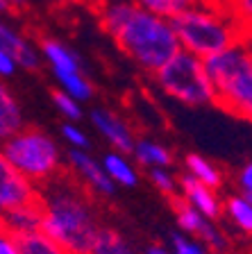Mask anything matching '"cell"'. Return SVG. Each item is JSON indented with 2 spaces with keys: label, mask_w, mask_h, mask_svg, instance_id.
<instances>
[{
  "label": "cell",
  "mask_w": 252,
  "mask_h": 254,
  "mask_svg": "<svg viewBox=\"0 0 252 254\" xmlns=\"http://www.w3.org/2000/svg\"><path fill=\"white\" fill-rule=\"evenodd\" d=\"M41 206L43 232L66 254H89L102 229L89 190L80 182L59 175L57 180L41 186Z\"/></svg>",
  "instance_id": "cell-2"
},
{
  "label": "cell",
  "mask_w": 252,
  "mask_h": 254,
  "mask_svg": "<svg viewBox=\"0 0 252 254\" xmlns=\"http://www.w3.org/2000/svg\"><path fill=\"white\" fill-rule=\"evenodd\" d=\"M179 197L193 209H198L202 216L209 220H221L223 209H225V197L218 195V189L202 184V182L193 180L191 175L184 173L179 177Z\"/></svg>",
  "instance_id": "cell-11"
},
{
  "label": "cell",
  "mask_w": 252,
  "mask_h": 254,
  "mask_svg": "<svg viewBox=\"0 0 252 254\" xmlns=\"http://www.w3.org/2000/svg\"><path fill=\"white\" fill-rule=\"evenodd\" d=\"M89 121H91V125L95 127V132L105 138L114 150L132 154V150H134L139 138L134 136V132H132V127L127 121H123L118 114H114V111L107 109V107H95V109H91Z\"/></svg>",
  "instance_id": "cell-10"
},
{
  "label": "cell",
  "mask_w": 252,
  "mask_h": 254,
  "mask_svg": "<svg viewBox=\"0 0 252 254\" xmlns=\"http://www.w3.org/2000/svg\"><path fill=\"white\" fill-rule=\"evenodd\" d=\"M216 86V107L252 123V53L246 41L205 59Z\"/></svg>",
  "instance_id": "cell-4"
},
{
  "label": "cell",
  "mask_w": 252,
  "mask_h": 254,
  "mask_svg": "<svg viewBox=\"0 0 252 254\" xmlns=\"http://www.w3.org/2000/svg\"><path fill=\"white\" fill-rule=\"evenodd\" d=\"M132 159H134V164H139L146 170L170 168V164H173V152H170V148L164 145L162 141H155V138H139L134 150H132Z\"/></svg>",
  "instance_id": "cell-16"
},
{
  "label": "cell",
  "mask_w": 252,
  "mask_h": 254,
  "mask_svg": "<svg viewBox=\"0 0 252 254\" xmlns=\"http://www.w3.org/2000/svg\"><path fill=\"white\" fill-rule=\"evenodd\" d=\"M75 2H86V5H93L98 9V0H75Z\"/></svg>",
  "instance_id": "cell-36"
},
{
  "label": "cell",
  "mask_w": 252,
  "mask_h": 254,
  "mask_svg": "<svg viewBox=\"0 0 252 254\" xmlns=\"http://www.w3.org/2000/svg\"><path fill=\"white\" fill-rule=\"evenodd\" d=\"M184 170H186V175H191L193 180L202 182V184L211 186V189H221L223 182H225V177H223V170L218 168V166L211 161V159L202 157V154L198 152H189L186 157H184Z\"/></svg>",
  "instance_id": "cell-19"
},
{
  "label": "cell",
  "mask_w": 252,
  "mask_h": 254,
  "mask_svg": "<svg viewBox=\"0 0 252 254\" xmlns=\"http://www.w3.org/2000/svg\"><path fill=\"white\" fill-rule=\"evenodd\" d=\"M102 166H105L107 175L111 177L116 186H123V189H134L139 184V170L134 159H130L125 152H118V150H109V152L102 154Z\"/></svg>",
  "instance_id": "cell-15"
},
{
  "label": "cell",
  "mask_w": 252,
  "mask_h": 254,
  "mask_svg": "<svg viewBox=\"0 0 252 254\" xmlns=\"http://www.w3.org/2000/svg\"><path fill=\"white\" fill-rule=\"evenodd\" d=\"M227 7L232 9V14L239 18L246 32L252 30V0H225Z\"/></svg>",
  "instance_id": "cell-28"
},
{
  "label": "cell",
  "mask_w": 252,
  "mask_h": 254,
  "mask_svg": "<svg viewBox=\"0 0 252 254\" xmlns=\"http://www.w3.org/2000/svg\"><path fill=\"white\" fill-rule=\"evenodd\" d=\"M25 129V116H23L21 102L14 98L9 86H0V138L7 141L14 134Z\"/></svg>",
  "instance_id": "cell-17"
},
{
  "label": "cell",
  "mask_w": 252,
  "mask_h": 254,
  "mask_svg": "<svg viewBox=\"0 0 252 254\" xmlns=\"http://www.w3.org/2000/svg\"><path fill=\"white\" fill-rule=\"evenodd\" d=\"M53 105H55V109L62 114L66 121H73V123H78L80 118L84 116V111H82V102L80 100H75L73 95H69L66 91H53Z\"/></svg>",
  "instance_id": "cell-25"
},
{
  "label": "cell",
  "mask_w": 252,
  "mask_h": 254,
  "mask_svg": "<svg viewBox=\"0 0 252 254\" xmlns=\"http://www.w3.org/2000/svg\"><path fill=\"white\" fill-rule=\"evenodd\" d=\"M16 241H18L21 254H66L43 229L16 236Z\"/></svg>",
  "instance_id": "cell-21"
},
{
  "label": "cell",
  "mask_w": 252,
  "mask_h": 254,
  "mask_svg": "<svg viewBox=\"0 0 252 254\" xmlns=\"http://www.w3.org/2000/svg\"><path fill=\"white\" fill-rule=\"evenodd\" d=\"M39 48H41L43 62L50 68L53 77H64V75H73V73H82V62H80L78 53L71 50L64 41L55 37H41L39 39Z\"/></svg>",
  "instance_id": "cell-13"
},
{
  "label": "cell",
  "mask_w": 252,
  "mask_h": 254,
  "mask_svg": "<svg viewBox=\"0 0 252 254\" xmlns=\"http://www.w3.org/2000/svg\"><path fill=\"white\" fill-rule=\"evenodd\" d=\"M98 18L118 50L148 73L155 75L182 53L173 21L134 5L132 0L100 7Z\"/></svg>",
  "instance_id": "cell-1"
},
{
  "label": "cell",
  "mask_w": 252,
  "mask_h": 254,
  "mask_svg": "<svg viewBox=\"0 0 252 254\" xmlns=\"http://www.w3.org/2000/svg\"><path fill=\"white\" fill-rule=\"evenodd\" d=\"M237 186H239V193L252 197V161L243 164L241 170L237 173Z\"/></svg>",
  "instance_id": "cell-29"
},
{
  "label": "cell",
  "mask_w": 252,
  "mask_h": 254,
  "mask_svg": "<svg viewBox=\"0 0 252 254\" xmlns=\"http://www.w3.org/2000/svg\"><path fill=\"white\" fill-rule=\"evenodd\" d=\"M148 180L159 193H164L166 197L179 195V177L170 173V168H153L148 170Z\"/></svg>",
  "instance_id": "cell-24"
},
{
  "label": "cell",
  "mask_w": 252,
  "mask_h": 254,
  "mask_svg": "<svg viewBox=\"0 0 252 254\" xmlns=\"http://www.w3.org/2000/svg\"><path fill=\"white\" fill-rule=\"evenodd\" d=\"M132 2L143 7V9H148V11L166 16V18H175V16L186 11L189 7L198 5L200 0H132Z\"/></svg>",
  "instance_id": "cell-23"
},
{
  "label": "cell",
  "mask_w": 252,
  "mask_h": 254,
  "mask_svg": "<svg viewBox=\"0 0 252 254\" xmlns=\"http://www.w3.org/2000/svg\"><path fill=\"white\" fill-rule=\"evenodd\" d=\"M0 254H21L18 241L7 232H2V236H0Z\"/></svg>",
  "instance_id": "cell-32"
},
{
  "label": "cell",
  "mask_w": 252,
  "mask_h": 254,
  "mask_svg": "<svg viewBox=\"0 0 252 254\" xmlns=\"http://www.w3.org/2000/svg\"><path fill=\"white\" fill-rule=\"evenodd\" d=\"M41 200V186L11 168L5 159L0 161V209L2 213Z\"/></svg>",
  "instance_id": "cell-9"
},
{
  "label": "cell",
  "mask_w": 252,
  "mask_h": 254,
  "mask_svg": "<svg viewBox=\"0 0 252 254\" xmlns=\"http://www.w3.org/2000/svg\"><path fill=\"white\" fill-rule=\"evenodd\" d=\"M143 254H173V250L164 248V245H150V248H148Z\"/></svg>",
  "instance_id": "cell-33"
},
{
  "label": "cell",
  "mask_w": 252,
  "mask_h": 254,
  "mask_svg": "<svg viewBox=\"0 0 252 254\" xmlns=\"http://www.w3.org/2000/svg\"><path fill=\"white\" fill-rule=\"evenodd\" d=\"M18 68H21V66H18V62H16V59L11 57L7 50H0V75H2L5 79H9V77H14Z\"/></svg>",
  "instance_id": "cell-30"
},
{
  "label": "cell",
  "mask_w": 252,
  "mask_h": 254,
  "mask_svg": "<svg viewBox=\"0 0 252 254\" xmlns=\"http://www.w3.org/2000/svg\"><path fill=\"white\" fill-rule=\"evenodd\" d=\"M55 82L59 84V89L66 91L69 95H73L75 100L80 102H89L93 98V84H91V79L84 73L64 75V77H57Z\"/></svg>",
  "instance_id": "cell-22"
},
{
  "label": "cell",
  "mask_w": 252,
  "mask_h": 254,
  "mask_svg": "<svg viewBox=\"0 0 252 254\" xmlns=\"http://www.w3.org/2000/svg\"><path fill=\"white\" fill-rule=\"evenodd\" d=\"M223 218L243 236L252 238V197L243 193H230L225 197Z\"/></svg>",
  "instance_id": "cell-18"
},
{
  "label": "cell",
  "mask_w": 252,
  "mask_h": 254,
  "mask_svg": "<svg viewBox=\"0 0 252 254\" xmlns=\"http://www.w3.org/2000/svg\"><path fill=\"white\" fill-rule=\"evenodd\" d=\"M0 50H7L18 62V66L23 70H30V73L39 70L43 64V55L39 43L30 41L18 27L7 21L0 25Z\"/></svg>",
  "instance_id": "cell-12"
},
{
  "label": "cell",
  "mask_w": 252,
  "mask_h": 254,
  "mask_svg": "<svg viewBox=\"0 0 252 254\" xmlns=\"http://www.w3.org/2000/svg\"><path fill=\"white\" fill-rule=\"evenodd\" d=\"M2 159L39 186L57 180L64 166L57 141L39 127H25L2 141Z\"/></svg>",
  "instance_id": "cell-5"
},
{
  "label": "cell",
  "mask_w": 252,
  "mask_h": 254,
  "mask_svg": "<svg viewBox=\"0 0 252 254\" xmlns=\"http://www.w3.org/2000/svg\"><path fill=\"white\" fill-rule=\"evenodd\" d=\"M27 7H30V0H0V9H2V14H21V11H25Z\"/></svg>",
  "instance_id": "cell-31"
},
{
  "label": "cell",
  "mask_w": 252,
  "mask_h": 254,
  "mask_svg": "<svg viewBox=\"0 0 252 254\" xmlns=\"http://www.w3.org/2000/svg\"><path fill=\"white\" fill-rule=\"evenodd\" d=\"M170 250H173V254H214L205 243H200L198 238H191L186 234H173Z\"/></svg>",
  "instance_id": "cell-26"
},
{
  "label": "cell",
  "mask_w": 252,
  "mask_h": 254,
  "mask_svg": "<svg viewBox=\"0 0 252 254\" xmlns=\"http://www.w3.org/2000/svg\"><path fill=\"white\" fill-rule=\"evenodd\" d=\"M170 21L182 50L200 59L214 57L246 39V27L232 14L225 0H200Z\"/></svg>",
  "instance_id": "cell-3"
},
{
  "label": "cell",
  "mask_w": 252,
  "mask_h": 254,
  "mask_svg": "<svg viewBox=\"0 0 252 254\" xmlns=\"http://www.w3.org/2000/svg\"><path fill=\"white\" fill-rule=\"evenodd\" d=\"M89 254H137V250L132 248V243L118 229L102 225V229L98 232L93 245H91Z\"/></svg>",
  "instance_id": "cell-20"
},
{
  "label": "cell",
  "mask_w": 252,
  "mask_h": 254,
  "mask_svg": "<svg viewBox=\"0 0 252 254\" xmlns=\"http://www.w3.org/2000/svg\"><path fill=\"white\" fill-rule=\"evenodd\" d=\"M225 254H230V252H225Z\"/></svg>",
  "instance_id": "cell-37"
},
{
  "label": "cell",
  "mask_w": 252,
  "mask_h": 254,
  "mask_svg": "<svg viewBox=\"0 0 252 254\" xmlns=\"http://www.w3.org/2000/svg\"><path fill=\"white\" fill-rule=\"evenodd\" d=\"M175 209V218H177V225L182 229V234L191 238H198L200 243H205L207 248L214 254H225L230 252V236L225 234V229L218 225V220H209L207 216L193 209L191 204L182 200L179 195L170 197Z\"/></svg>",
  "instance_id": "cell-7"
},
{
  "label": "cell",
  "mask_w": 252,
  "mask_h": 254,
  "mask_svg": "<svg viewBox=\"0 0 252 254\" xmlns=\"http://www.w3.org/2000/svg\"><path fill=\"white\" fill-rule=\"evenodd\" d=\"M157 86L177 102H184L189 107H207L216 105L218 95L216 86L207 73L205 59L182 50L170 62L155 73Z\"/></svg>",
  "instance_id": "cell-6"
},
{
  "label": "cell",
  "mask_w": 252,
  "mask_h": 254,
  "mask_svg": "<svg viewBox=\"0 0 252 254\" xmlns=\"http://www.w3.org/2000/svg\"><path fill=\"white\" fill-rule=\"evenodd\" d=\"M62 136H64V141L71 145V150H89L91 148L89 134L73 121H66L62 125Z\"/></svg>",
  "instance_id": "cell-27"
},
{
  "label": "cell",
  "mask_w": 252,
  "mask_h": 254,
  "mask_svg": "<svg viewBox=\"0 0 252 254\" xmlns=\"http://www.w3.org/2000/svg\"><path fill=\"white\" fill-rule=\"evenodd\" d=\"M116 2H125V0H98V9L105 5H116Z\"/></svg>",
  "instance_id": "cell-34"
},
{
  "label": "cell",
  "mask_w": 252,
  "mask_h": 254,
  "mask_svg": "<svg viewBox=\"0 0 252 254\" xmlns=\"http://www.w3.org/2000/svg\"><path fill=\"white\" fill-rule=\"evenodd\" d=\"M243 41H246V46L250 48V53H252V30L246 32V39H243Z\"/></svg>",
  "instance_id": "cell-35"
},
{
  "label": "cell",
  "mask_w": 252,
  "mask_h": 254,
  "mask_svg": "<svg viewBox=\"0 0 252 254\" xmlns=\"http://www.w3.org/2000/svg\"><path fill=\"white\" fill-rule=\"evenodd\" d=\"M69 168L73 170V175L78 177V182L84 189L93 193L98 197H111L116 193L118 186L111 182V177L107 175L102 161H98L95 157H91L89 150H69Z\"/></svg>",
  "instance_id": "cell-8"
},
{
  "label": "cell",
  "mask_w": 252,
  "mask_h": 254,
  "mask_svg": "<svg viewBox=\"0 0 252 254\" xmlns=\"http://www.w3.org/2000/svg\"><path fill=\"white\" fill-rule=\"evenodd\" d=\"M43 227V206L41 200L34 204H25L18 209L2 213V232L11 234V236H23L30 232H39Z\"/></svg>",
  "instance_id": "cell-14"
}]
</instances>
